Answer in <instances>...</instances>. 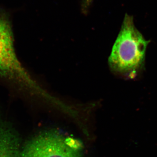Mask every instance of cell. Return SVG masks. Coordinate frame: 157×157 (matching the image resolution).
Wrapping results in <instances>:
<instances>
[{
    "instance_id": "cell-2",
    "label": "cell",
    "mask_w": 157,
    "mask_h": 157,
    "mask_svg": "<svg viewBox=\"0 0 157 157\" xmlns=\"http://www.w3.org/2000/svg\"><path fill=\"white\" fill-rule=\"evenodd\" d=\"M0 78L30 94H38L40 88L19 61L14 37L6 14L0 11Z\"/></svg>"
},
{
    "instance_id": "cell-3",
    "label": "cell",
    "mask_w": 157,
    "mask_h": 157,
    "mask_svg": "<svg viewBox=\"0 0 157 157\" xmlns=\"http://www.w3.org/2000/svg\"><path fill=\"white\" fill-rule=\"evenodd\" d=\"M78 140L49 130L32 137L21 148L20 157H82Z\"/></svg>"
},
{
    "instance_id": "cell-4",
    "label": "cell",
    "mask_w": 157,
    "mask_h": 157,
    "mask_svg": "<svg viewBox=\"0 0 157 157\" xmlns=\"http://www.w3.org/2000/svg\"><path fill=\"white\" fill-rule=\"evenodd\" d=\"M22 147L16 130L0 116V157H20Z\"/></svg>"
},
{
    "instance_id": "cell-1",
    "label": "cell",
    "mask_w": 157,
    "mask_h": 157,
    "mask_svg": "<svg viewBox=\"0 0 157 157\" xmlns=\"http://www.w3.org/2000/svg\"><path fill=\"white\" fill-rule=\"evenodd\" d=\"M149 42L135 27L132 16L126 14L109 58L115 73L133 77L143 70Z\"/></svg>"
},
{
    "instance_id": "cell-5",
    "label": "cell",
    "mask_w": 157,
    "mask_h": 157,
    "mask_svg": "<svg viewBox=\"0 0 157 157\" xmlns=\"http://www.w3.org/2000/svg\"><path fill=\"white\" fill-rule=\"evenodd\" d=\"M94 0H82L81 3V11L84 15L88 14L90 8Z\"/></svg>"
}]
</instances>
